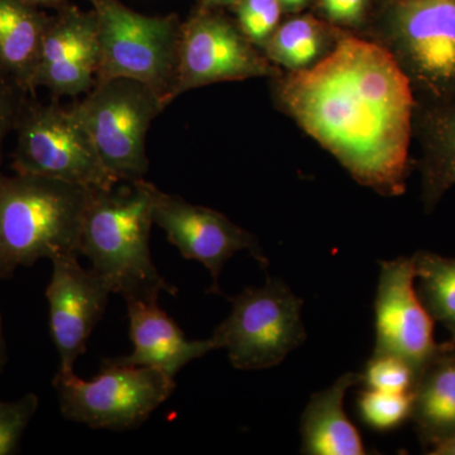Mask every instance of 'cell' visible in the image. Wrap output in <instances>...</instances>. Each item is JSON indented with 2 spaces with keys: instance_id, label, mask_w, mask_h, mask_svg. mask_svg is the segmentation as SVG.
I'll use <instances>...</instances> for the list:
<instances>
[{
  "instance_id": "cell-33",
  "label": "cell",
  "mask_w": 455,
  "mask_h": 455,
  "mask_svg": "<svg viewBox=\"0 0 455 455\" xmlns=\"http://www.w3.org/2000/svg\"><path fill=\"white\" fill-rule=\"evenodd\" d=\"M451 343L453 344V346L455 347V339H451Z\"/></svg>"
},
{
  "instance_id": "cell-25",
  "label": "cell",
  "mask_w": 455,
  "mask_h": 455,
  "mask_svg": "<svg viewBox=\"0 0 455 455\" xmlns=\"http://www.w3.org/2000/svg\"><path fill=\"white\" fill-rule=\"evenodd\" d=\"M38 406L40 400L35 394H27L12 403L0 401V455L18 453L23 434Z\"/></svg>"
},
{
  "instance_id": "cell-13",
  "label": "cell",
  "mask_w": 455,
  "mask_h": 455,
  "mask_svg": "<svg viewBox=\"0 0 455 455\" xmlns=\"http://www.w3.org/2000/svg\"><path fill=\"white\" fill-rule=\"evenodd\" d=\"M76 257L62 253L51 259L52 277L46 298L60 371H74L75 362L85 353L90 335L106 313L112 293L106 281L92 268H83Z\"/></svg>"
},
{
  "instance_id": "cell-7",
  "label": "cell",
  "mask_w": 455,
  "mask_h": 455,
  "mask_svg": "<svg viewBox=\"0 0 455 455\" xmlns=\"http://www.w3.org/2000/svg\"><path fill=\"white\" fill-rule=\"evenodd\" d=\"M90 381L74 371H57L53 387L68 420L92 429L124 431L145 423L175 391V379L151 367L121 366L101 361Z\"/></svg>"
},
{
  "instance_id": "cell-9",
  "label": "cell",
  "mask_w": 455,
  "mask_h": 455,
  "mask_svg": "<svg viewBox=\"0 0 455 455\" xmlns=\"http://www.w3.org/2000/svg\"><path fill=\"white\" fill-rule=\"evenodd\" d=\"M232 311L215 329V349H227L236 370L277 366L307 339L301 311L304 301L277 278L250 287L229 299Z\"/></svg>"
},
{
  "instance_id": "cell-14",
  "label": "cell",
  "mask_w": 455,
  "mask_h": 455,
  "mask_svg": "<svg viewBox=\"0 0 455 455\" xmlns=\"http://www.w3.org/2000/svg\"><path fill=\"white\" fill-rule=\"evenodd\" d=\"M99 27L97 13L62 4L50 16L44 32L35 90H49L55 99L88 94L97 83Z\"/></svg>"
},
{
  "instance_id": "cell-16",
  "label": "cell",
  "mask_w": 455,
  "mask_h": 455,
  "mask_svg": "<svg viewBox=\"0 0 455 455\" xmlns=\"http://www.w3.org/2000/svg\"><path fill=\"white\" fill-rule=\"evenodd\" d=\"M412 132L421 147L423 203L433 212L455 187V99L436 104H415Z\"/></svg>"
},
{
  "instance_id": "cell-10",
  "label": "cell",
  "mask_w": 455,
  "mask_h": 455,
  "mask_svg": "<svg viewBox=\"0 0 455 455\" xmlns=\"http://www.w3.org/2000/svg\"><path fill=\"white\" fill-rule=\"evenodd\" d=\"M283 73L254 46L227 9L194 8L182 22L175 99L212 84Z\"/></svg>"
},
{
  "instance_id": "cell-24",
  "label": "cell",
  "mask_w": 455,
  "mask_h": 455,
  "mask_svg": "<svg viewBox=\"0 0 455 455\" xmlns=\"http://www.w3.org/2000/svg\"><path fill=\"white\" fill-rule=\"evenodd\" d=\"M362 376L368 388L398 394L411 392L416 382L412 368L394 355H372Z\"/></svg>"
},
{
  "instance_id": "cell-4",
  "label": "cell",
  "mask_w": 455,
  "mask_h": 455,
  "mask_svg": "<svg viewBox=\"0 0 455 455\" xmlns=\"http://www.w3.org/2000/svg\"><path fill=\"white\" fill-rule=\"evenodd\" d=\"M359 36L387 51L415 104L455 99V0H373Z\"/></svg>"
},
{
  "instance_id": "cell-27",
  "label": "cell",
  "mask_w": 455,
  "mask_h": 455,
  "mask_svg": "<svg viewBox=\"0 0 455 455\" xmlns=\"http://www.w3.org/2000/svg\"><path fill=\"white\" fill-rule=\"evenodd\" d=\"M28 92L0 75V161L3 145L11 132L16 131Z\"/></svg>"
},
{
  "instance_id": "cell-3",
  "label": "cell",
  "mask_w": 455,
  "mask_h": 455,
  "mask_svg": "<svg viewBox=\"0 0 455 455\" xmlns=\"http://www.w3.org/2000/svg\"><path fill=\"white\" fill-rule=\"evenodd\" d=\"M92 191L44 176L0 172V278L57 254H80Z\"/></svg>"
},
{
  "instance_id": "cell-21",
  "label": "cell",
  "mask_w": 455,
  "mask_h": 455,
  "mask_svg": "<svg viewBox=\"0 0 455 455\" xmlns=\"http://www.w3.org/2000/svg\"><path fill=\"white\" fill-rule=\"evenodd\" d=\"M412 260L419 298L431 317L442 323L455 339V259L421 251Z\"/></svg>"
},
{
  "instance_id": "cell-31",
  "label": "cell",
  "mask_w": 455,
  "mask_h": 455,
  "mask_svg": "<svg viewBox=\"0 0 455 455\" xmlns=\"http://www.w3.org/2000/svg\"><path fill=\"white\" fill-rule=\"evenodd\" d=\"M7 361V343H5L4 328H3L2 314H0V372H2Z\"/></svg>"
},
{
  "instance_id": "cell-15",
  "label": "cell",
  "mask_w": 455,
  "mask_h": 455,
  "mask_svg": "<svg viewBox=\"0 0 455 455\" xmlns=\"http://www.w3.org/2000/svg\"><path fill=\"white\" fill-rule=\"evenodd\" d=\"M127 305L133 352L107 358L112 363L156 368L175 379L191 361L215 350L212 339L188 340L158 301H127Z\"/></svg>"
},
{
  "instance_id": "cell-6",
  "label": "cell",
  "mask_w": 455,
  "mask_h": 455,
  "mask_svg": "<svg viewBox=\"0 0 455 455\" xmlns=\"http://www.w3.org/2000/svg\"><path fill=\"white\" fill-rule=\"evenodd\" d=\"M16 133L12 164L16 173L62 180L90 190H109L119 184L101 163L73 107L60 106L57 99L42 103L27 98Z\"/></svg>"
},
{
  "instance_id": "cell-11",
  "label": "cell",
  "mask_w": 455,
  "mask_h": 455,
  "mask_svg": "<svg viewBox=\"0 0 455 455\" xmlns=\"http://www.w3.org/2000/svg\"><path fill=\"white\" fill-rule=\"evenodd\" d=\"M415 280L412 257L382 260L374 301L373 355L403 359L412 368L418 379L442 344H436L434 339V319L419 298Z\"/></svg>"
},
{
  "instance_id": "cell-22",
  "label": "cell",
  "mask_w": 455,
  "mask_h": 455,
  "mask_svg": "<svg viewBox=\"0 0 455 455\" xmlns=\"http://www.w3.org/2000/svg\"><path fill=\"white\" fill-rule=\"evenodd\" d=\"M229 12L245 37L262 51L286 16L280 0H238Z\"/></svg>"
},
{
  "instance_id": "cell-18",
  "label": "cell",
  "mask_w": 455,
  "mask_h": 455,
  "mask_svg": "<svg viewBox=\"0 0 455 455\" xmlns=\"http://www.w3.org/2000/svg\"><path fill=\"white\" fill-rule=\"evenodd\" d=\"M49 20L25 0H0V75L31 95Z\"/></svg>"
},
{
  "instance_id": "cell-29",
  "label": "cell",
  "mask_w": 455,
  "mask_h": 455,
  "mask_svg": "<svg viewBox=\"0 0 455 455\" xmlns=\"http://www.w3.org/2000/svg\"><path fill=\"white\" fill-rule=\"evenodd\" d=\"M280 3L286 16H290V14L302 13L307 9H310L313 0H280Z\"/></svg>"
},
{
  "instance_id": "cell-19",
  "label": "cell",
  "mask_w": 455,
  "mask_h": 455,
  "mask_svg": "<svg viewBox=\"0 0 455 455\" xmlns=\"http://www.w3.org/2000/svg\"><path fill=\"white\" fill-rule=\"evenodd\" d=\"M410 419L427 447L455 436V347L442 344L416 379Z\"/></svg>"
},
{
  "instance_id": "cell-12",
  "label": "cell",
  "mask_w": 455,
  "mask_h": 455,
  "mask_svg": "<svg viewBox=\"0 0 455 455\" xmlns=\"http://www.w3.org/2000/svg\"><path fill=\"white\" fill-rule=\"evenodd\" d=\"M154 220L184 259L197 260L209 269L212 278L209 292L221 293V271L227 260L239 251H250L262 267L268 266L256 236L220 212L158 190Z\"/></svg>"
},
{
  "instance_id": "cell-8",
  "label": "cell",
  "mask_w": 455,
  "mask_h": 455,
  "mask_svg": "<svg viewBox=\"0 0 455 455\" xmlns=\"http://www.w3.org/2000/svg\"><path fill=\"white\" fill-rule=\"evenodd\" d=\"M71 107L85 124L101 163L114 178L119 182L145 179L149 169L147 132L164 109L154 90L123 77L97 82Z\"/></svg>"
},
{
  "instance_id": "cell-5",
  "label": "cell",
  "mask_w": 455,
  "mask_h": 455,
  "mask_svg": "<svg viewBox=\"0 0 455 455\" xmlns=\"http://www.w3.org/2000/svg\"><path fill=\"white\" fill-rule=\"evenodd\" d=\"M99 27L97 82L131 79L154 90L164 108L175 100L182 22L178 14L143 16L121 0H90Z\"/></svg>"
},
{
  "instance_id": "cell-30",
  "label": "cell",
  "mask_w": 455,
  "mask_h": 455,
  "mask_svg": "<svg viewBox=\"0 0 455 455\" xmlns=\"http://www.w3.org/2000/svg\"><path fill=\"white\" fill-rule=\"evenodd\" d=\"M238 0H197L196 7L200 9H227L229 11Z\"/></svg>"
},
{
  "instance_id": "cell-1",
  "label": "cell",
  "mask_w": 455,
  "mask_h": 455,
  "mask_svg": "<svg viewBox=\"0 0 455 455\" xmlns=\"http://www.w3.org/2000/svg\"><path fill=\"white\" fill-rule=\"evenodd\" d=\"M269 80L278 109L355 181L383 196L405 193L415 98L387 51L340 29L322 62Z\"/></svg>"
},
{
  "instance_id": "cell-17",
  "label": "cell",
  "mask_w": 455,
  "mask_h": 455,
  "mask_svg": "<svg viewBox=\"0 0 455 455\" xmlns=\"http://www.w3.org/2000/svg\"><path fill=\"white\" fill-rule=\"evenodd\" d=\"M362 382V373L348 372L339 377L331 387L313 395L302 414V453L366 454L358 430L344 412L347 391Z\"/></svg>"
},
{
  "instance_id": "cell-32",
  "label": "cell",
  "mask_w": 455,
  "mask_h": 455,
  "mask_svg": "<svg viewBox=\"0 0 455 455\" xmlns=\"http://www.w3.org/2000/svg\"><path fill=\"white\" fill-rule=\"evenodd\" d=\"M28 4L35 5V7H53L57 8L60 5L65 4L66 0H25Z\"/></svg>"
},
{
  "instance_id": "cell-28",
  "label": "cell",
  "mask_w": 455,
  "mask_h": 455,
  "mask_svg": "<svg viewBox=\"0 0 455 455\" xmlns=\"http://www.w3.org/2000/svg\"><path fill=\"white\" fill-rule=\"evenodd\" d=\"M427 454L430 455H455V436L440 440L431 444Z\"/></svg>"
},
{
  "instance_id": "cell-26",
  "label": "cell",
  "mask_w": 455,
  "mask_h": 455,
  "mask_svg": "<svg viewBox=\"0 0 455 455\" xmlns=\"http://www.w3.org/2000/svg\"><path fill=\"white\" fill-rule=\"evenodd\" d=\"M372 7L373 0H313L310 9L329 25L361 35Z\"/></svg>"
},
{
  "instance_id": "cell-2",
  "label": "cell",
  "mask_w": 455,
  "mask_h": 455,
  "mask_svg": "<svg viewBox=\"0 0 455 455\" xmlns=\"http://www.w3.org/2000/svg\"><path fill=\"white\" fill-rule=\"evenodd\" d=\"M92 190L84 215L80 254L125 301L176 295L152 260L149 238L158 188L145 179Z\"/></svg>"
},
{
  "instance_id": "cell-20",
  "label": "cell",
  "mask_w": 455,
  "mask_h": 455,
  "mask_svg": "<svg viewBox=\"0 0 455 455\" xmlns=\"http://www.w3.org/2000/svg\"><path fill=\"white\" fill-rule=\"evenodd\" d=\"M339 31L313 12L290 14L278 26L263 53L287 73L309 70L333 52Z\"/></svg>"
},
{
  "instance_id": "cell-23",
  "label": "cell",
  "mask_w": 455,
  "mask_h": 455,
  "mask_svg": "<svg viewBox=\"0 0 455 455\" xmlns=\"http://www.w3.org/2000/svg\"><path fill=\"white\" fill-rule=\"evenodd\" d=\"M412 394H398L366 388L358 397L359 414L364 423L379 431L395 429L410 419Z\"/></svg>"
}]
</instances>
